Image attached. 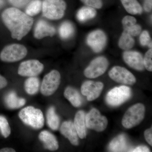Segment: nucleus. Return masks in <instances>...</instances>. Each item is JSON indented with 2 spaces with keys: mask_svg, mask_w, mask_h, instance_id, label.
<instances>
[{
  "mask_svg": "<svg viewBox=\"0 0 152 152\" xmlns=\"http://www.w3.org/2000/svg\"><path fill=\"white\" fill-rule=\"evenodd\" d=\"M3 23L11 33L12 38L20 40L29 32L34 20L16 8L5 10L1 15Z\"/></svg>",
  "mask_w": 152,
  "mask_h": 152,
  "instance_id": "obj_1",
  "label": "nucleus"
},
{
  "mask_svg": "<svg viewBox=\"0 0 152 152\" xmlns=\"http://www.w3.org/2000/svg\"><path fill=\"white\" fill-rule=\"evenodd\" d=\"M19 117L25 124L33 129H39L43 127L45 119L42 112L39 109L28 106L22 109Z\"/></svg>",
  "mask_w": 152,
  "mask_h": 152,
  "instance_id": "obj_2",
  "label": "nucleus"
},
{
  "mask_svg": "<svg viewBox=\"0 0 152 152\" xmlns=\"http://www.w3.org/2000/svg\"><path fill=\"white\" fill-rule=\"evenodd\" d=\"M66 9L64 0H43L42 4L43 15L51 20H58L64 16Z\"/></svg>",
  "mask_w": 152,
  "mask_h": 152,
  "instance_id": "obj_3",
  "label": "nucleus"
},
{
  "mask_svg": "<svg viewBox=\"0 0 152 152\" xmlns=\"http://www.w3.org/2000/svg\"><path fill=\"white\" fill-rule=\"evenodd\" d=\"M145 108L142 104H136L126 112L122 121V124L126 129H130L140 124L145 117Z\"/></svg>",
  "mask_w": 152,
  "mask_h": 152,
  "instance_id": "obj_4",
  "label": "nucleus"
},
{
  "mask_svg": "<svg viewBox=\"0 0 152 152\" xmlns=\"http://www.w3.org/2000/svg\"><path fill=\"white\" fill-rule=\"evenodd\" d=\"M132 92L129 87H116L109 91L106 96L107 104L111 107H118L128 101L132 96Z\"/></svg>",
  "mask_w": 152,
  "mask_h": 152,
  "instance_id": "obj_5",
  "label": "nucleus"
},
{
  "mask_svg": "<svg viewBox=\"0 0 152 152\" xmlns=\"http://www.w3.org/2000/svg\"><path fill=\"white\" fill-rule=\"evenodd\" d=\"M26 48L18 44L7 46L0 53V59L5 62L12 63L23 59L27 54Z\"/></svg>",
  "mask_w": 152,
  "mask_h": 152,
  "instance_id": "obj_6",
  "label": "nucleus"
},
{
  "mask_svg": "<svg viewBox=\"0 0 152 152\" xmlns=\"http://www.w3.org/2000/svg\"><path fill=\"white\" fill-rule=\"evenodd\" d=\"M109 65L108 60L106 57L103 56L96 57L86 68L84 74L88 78H96L104 74Z\"/></svg>",
  "mask_w": 152,
  "mask_h": 152,
  "instance_id": "obj_7",
  "label": "nucleus"
},
{
  "mask_svg": "<svg viewBox=\"0 0 152 152\" xmlns=\"http://www.w3.org/2000/svg\"><path fill=\"white\" fill-rule=\"evenodd\" d=\"M60 83V73L56 70H53L44 77L41 85V93L46 96L53 95L58 89Z\"/></svg>",
  "mask_w": 152,
  "mask_h": 152,
  "instance_id": "obj_8",
  "label": "nucleus"
},
{
  "mask_svg": "<svg viewBox=\"0 0 152 152\" xmlns=\"http://www.w3.org/2000/svg\"><path fill=\"white\" fill-rule=\"evenodd\" d=\"M87 128L97 132H102L106 129L108 125V120L104 116L101 115L97 109L94 108L86 116Z\"/></svg>",
  "mask_w": 152,
  "mask_h": 152,
  "instance_id": "obj_9",
  "label": "nucleus"
},
{
  "mask_svg": "<svg viewBox=\"0 0 152 152\" xmlns=\"http://www.w3.org/2000/svg\"><path fill=\"white\" fill-rule=\"evenodd\" d=\"M107 41L105 33L102 30L97 29L91 32L87 36V45L96 53L102 52L106 47Z\"/></svg>",
  "mask_w": 152,
  "mask_h": 152,
  "instance_id": "obj_10",
  "label": "nucleus"
},
{
  "mask_svg": "<svg viewBox=\"0 0 152 152\" xmlns=\"http://www.w3.org/2000/svg\"><path fill=\"white\" fill-rule=\"evenodd\" d=\"M109 76L114 81L119 83L133 85L137 81L135 76L126 68L115 66L109 72Z\"/></svg>",
  "mask_w": 152,
  "mask_h": 152,
  "instance_id": "obj_11",
  "label": "nucleus"
},
{
  "mask_svg": "<svg viewBox=\"0 0 152 152\" xmlns=\"http://www.w3.org/2000/svg\"><path fill=\"white\" fill-rule=\"evenodd\" d=\"M44 65L37 60H29L21 63L18 74L23 77H36L43 70Z\"/></svg>",
  "mask_w": 152,
  "mask_h": 152,
  "instance_id": "obj_12",
  "label": "nucleus"
},
{
  "mask_svg": "<svg viewBox=\"0 0 152 152\" xmlns=\"http://www.w3.org/2000/svg\"><path fill=\"white\" fill-rule=\"evenodd\" d=\"M104 88L102 82L87 81L82 85L81 92L82 94L86 96L88 101H92L97 99Z\"/></svg>",
  "mask_w": 152,
  "mask_h": 152,
  "instance_id": "obj_13",
  "label": "nucleus"
},
{
  "mask_svg": "<svg viewBox=\"0 0 152 152\" xmlns=\"http://www.w3.org/2000/svg\"><path fill=\"white\" fill-rule=\"evenodd\" d=\"M123 59L129 66L136 70L145 69L143 57L140 52L134 50H126L123 53Z\"/></svg>",
  "mask_w": 152,
  "mask_h": 152,
  "instance_id": "obj_14",
  "label": "nucleus"
},
{
  "mask_svg": "<svg viewBox=\"0 0 152 152\" xmlns=\"http://www.w3.org/2000/svg\"><path fill=\"white\" fill-rule=\"evenodd\" d=\"M56 33V30L53 26L46 21L40 20L35 28L34 37L36 39H40L45 37H53Z\"/></svg>",
  "mask_w": 152,
  "mask_h": 152,
  "instance_id": "obj_15",
  "label": "nucleus"
},
{
  "mask_svg": "<svg viewBox=\"0 0 152 152\" xmlns=\"http://www.w3.org/2000/svg\"><path fill=\"white\" fill-rule=\"evenodd\" d=\"M60 132L63 136L69 140L72 145H78L79 137L73 123L71 121L64 122L61 126Z\"/></svg>",
  "mask_w": 152,
  "mask_h": 152,
  "instance_id": "obj_16",
  "label": "nucleus"
},
{
  "mask_svg": "<svg viewBox=\"0 0 152 152\" xmlns=\"http://www.w3.org/2000/svg\"><path fill=\"white\" fill-rule=\"evenodd\" d=\"M39 138L42 142L44 147L46 149L55 151L58 149V142L56 137L48 131L45 130L41 132Z\"/></svg>",
  "mask_w": 152,
  "mask_h": 152,
  "instance_id": "obj_17",
  "label": "nucleus"
},
{
  "mask_svg": "<svg viewBox=\"0 0 152 152\" xmlns=\"http://www.w3.org/2000/svg\"><path fill=\"white\" fill-rule=\"evenodd\" d=\"M86 116L83 111H79L76 114L74 119V126L79 137L81 139H85L86 137Z\"/></svg>",
  "mask_w": 152,
  "mask_h": 152,
  "instance_id": "obj_18",
  "label": "nucleus"
},
{
  "mask_svg": "<svg viewBox=\"0 0 152 152\" xmlns=\"http://www.w3.org/2000/svg\"><path fill=\"white\" fill-rule=\"evenodd\" d=\"M5 103L11 109H17L24 106L26 101L23 98H19L13 91L8 93L4 98Z\"/></svg>",
  "mask_w": 152,
  "mask_h": 152,
  "instance_id": "obj_19",
  "label": "nucleus"
},
{
  "mask_svg": "<svg viewBox=\"0 0 152 152\" xmlns=\"http://www.w3.org/2000/svg\"><path fill=\"white\" fill-rule=\"evenodd\" d=\"M128 147L126 137L124 134L115 138L109 145V150L112 152L127 151Z\"/></svg>",
  "mask_w": 152,
  "mask_h": 152,
  "instance_id": "obj_20",
  "label": "nucleus"
},
{
  "mask_svg": "<svg viewBox=\"0 0 152 152\" xmlns=\"http://www.w3.org/2000/svg\"><path fill=\"white\" fill-rule=\"evenodd\" d=\"M124 8L132 15H141L143 8L137 0H120Z\"/></svg>",
  "mask_w": 152,
  "mask_h": 152,
  "instance_id": "obj_21",
  "label": "nucleus"
},
{
  "mask_svg": "<svg viewBox=\"0 0 152 152\" xmlns=\"http://www.w3.org/2000/svg\"><path fill=\"white\" fill-rule=\"evenodd\" d=\"M64 96L74 107H78L81 105V97L78 91L72 87H68L66 88Z\"/></svg>",
  "mask_w": 152,
  "mask_h": 152,
  "instance_id": "obj_22",
  "label": "nucleus"
},
{
  "mask_svg": "<svg viewBox=\"0 0 152 152\" xmlns=\"http://www.w3.org/2000/svg\"><path fill=\"white\" fill-rule=\"evenodd\" d=\"M96 15V9L86 6L82 7L78 11L76 16L79 22L84 23L94 18Z\"/></svg>",
  "mask_w": 152,
  "mask_h": 152,
  "instance_id": "obj_23",
  "label": "nucleus"
},
{
  "mask_svg": "<svg viewBox=\"0 0 152 152\" xmlns=\"http://www.w3.org/2000/svg\"><path fill=\"white\" fill-rule=\"evenodd\" d=\"M135 40L134 37L127 31L124 30L118 41V46L124 50H129L134 46Z\"/></svg>",
  "mask_w": 152,
  "mask_h": 152,
  "instance_id": "obj_24",
  "label": "nucleus"
},
{
  "mask_svg": "<svg viewBox=\"0 0 152 152\" xmlns=\"http://www.w3.org/2000/svg\"><path fill=\"white\" fill-rule=\"evenodd\" d=\"M47 122L49 127L53 130H57L60 125V119L56 113L54 107L49 108L47 113Z\"/></svg>",
  "mask_w": 152,
  "mask_h": 152,
  "instance_id": "obj_25",
  "label": "nucleus"
},
{
  "mask_svg": "<svg viewBox=\"0 0 152 152\" xmlns=\"http://www.w3.org/2000/svg\"><path fill=\"white\" fill-rule=\"evenodd\" d=\"M39 86L40 81L38 78L36 77H29L25 82V91L28 94H35L39 91Z\"/></svg>",
  "mask_w": 152,
  "mask_h": 152,
  "instance_id": "obj_26",
  "label": "nucleus"
},
{
  "mask_svg": "<svg viewBox=\"0 0 152 152\" xmlns=\"http://www.w3.org/2000/svg\"><path fill=\"white\" fill-rule=\"evenodd\" d=\"M73 25L69 21H65L62 23L59 28V34L63 39H67L71 37L75 33Z\"/></svg>",
  "mask_w": 152,
  "mask_h": 152,
  "instance_id": "obj_27",
  "label": "nucleus"
},
{
  "mask_svg": "<svg viewBox=\"0 0 152 152\" xmlns=\"http://www.w3.org/2000/svg\"><path fill=\"white\" fill-rule=\"evenodd\" d=\"M42 8V3L41 0H33L29 3L26 10V13L30 17L38 15Z\"/></svg>",
  "mask_w": 152,
  "mask_h": 152,
  "instance_id": "obj_28",
  "label": "nucleus"
},
{
  "mask_svg": "<svg viewBox=\"0 0 152 152\" xmlns=\"http://www.w3.org/2000/svg\"><path fill=\"white\" fill-rule=\"evenodd\" d=\"M0 131L4 138H7L11 134V128L5 117L0 115Z\"/></svg>",
  "mask_w": 152,
  "mask_h": 152,
  "instance_id": "obj_29",
  "label": "nucleus"
},
{
  "mask_svg": "<svg viewBox=\"0 0 152 152\" xmlns=\"http://www.w3.org/2000/svg\"><path fill=\"white\" fill-rule=\"evenodd\" d=\"M145 69L149 72L152 71V49L150 48L145 54L143 58Z\"/></svg>",
  "mask_w": 152,
  "mask_h": 152,
  "instance_id": "obj_30",
  "label": "nucleus"
},
{
  "mask_svg": "<svg viewBox=\"0 0 152 152\" xmlns=\"http://www.w3.org/2000/svg\"><path fill=\"white\" fill-rule=\"evenodd\" d=\"M137 23V19L131 15H126L123 18L122 20L124 30H127L132 26Z\"/></svg>",
  "mask_w": 152,
  "mask_h": 152,
  "instance_id": "obj_31",
  "label": "nucleus"
},
{
  "mask_svg": "<svg viewBox=\"0 0 152 152\" xmlns=\"http://www.w3.org/2000/svg\"><path fill=\"white\" fill-rule=\"evenodd\" d=\"M139 41L140 44L143 47L148 46L149 44L152 42L149 33L148 31L144 30L141 32L140 34Z\"/></svg>",
  "mask_w": 152,
  "mask_h": 152,
  "instance_id": "obj_32",
  "label": "nucleus"
},
{
  "mask_svg": "<svg viewBox=\"0 0 152 152\" xmlns=\"http://www.w3.org/2000/svg\"><path fill=\"white\" fill-rule=\"evenodd\" d=\"M86 5L95 9H100L103 6L102 0H80Z\"/></svg>",
  "mask_w": 152,
  "mask_h": 152,
  "instance_id": "obj_33",
  "label": "nucleus"
},
{
  "mask_svg": "<svg viewBox=\"0 0 152 152\" xmlns=\"http://www.w3.org/2000/svg\"><path fill=\"white\" fill-rule=\"evenodd\" d=\"M124 30L127 31L133 37H135L140 35L142 32V28L140 25L137 23L128 29Z\"/></svg>",
  "mask_w": 152,
  "mask_h": 152,
  "instance_id": "obj_34",
  "label": "nucleus"
},
{
  "mask_svg": "<svg viewBox=\"0 0 152 152\" xmlns=\"http://www.w3.org/2000/svg\"><path fill=\"white\" fill-rule=\"evenodd\" d=\"M9 2L15 7L21 8L27 4L30 0H9Z\"/></svg>",
  "mask_w": 152,
  "mask_h": 152,
  "instance_id": "obj_35",
  "label": "nucleus"
},
{
  "mask_svg": "<svg viewBox=\"0 0 152 152\" xmlns=\"http://www.w3.org/2000/svg\"><path fill=\"white\" fill-rule=\"evenodd\" d=\"M145 139L148 143L152 146V128L146 130L144 132Z\"/></svg>",
  "mask_w": 152,
  "mask_h": 152,
  "instance_id": "obj_36",
  "label": "nucleus"
},
{
  "mask_svg": "<svg viewBox=\"0 0 152 152\" xmlns=\"http://www.w3.org/2000/svg\"><path fill=\"white\" fill-rule=\"evenodd\" d=\"M143 9L147 12H150L152 9V0H144Z\"/></svg>",
  "mask_w": 152,
  "mask_h": 152,
  "instance_id": "obj_37",
  "label": "nucleus"
},
{
  "mask_svg": "<svg viewBox=\"0 0 152 152\" xmlns=\"http://www.w3.org/2000/svg\"><path fill=\"white\" fill-rule=\"evenodd\" d=\"M131 152H149L150 150L148 147L145 146H140L135 148L131 150Z\"/></svg>",
  "mask_w": 152,
  "mask_h": 152,
  "instance_id": "obj_38",
  "label": "nucleus"
},
{
  "mask_svg": "<svg viewBox=\"0 0 152 152\" xmlns=\"http://www.w3.org/2000/svg\"><path fill=\"white\" fill-rule=\"evenodd\" d=\"M7 85V81L5 78L0 75V90L5 88Z\"/></svg>",
  "mask_w": 152,
  "mask_h": 152,
  "instance_id": "obj_39",
  "label": "nucleus"
},
{
  "mask_svg": "<svg viewBox=\"0 0 152 152\" xmlns=\"http://www.w3.org/2000/svg\"><path fill=\"white\" fill-rule=\"evenodd\" d=\"M15 151L12 148H6L0 150V152H15Z\"/></svg>",
  "mask_w": 152,
  "mask_h": 152,
  "instance_id": "obj_40",
  "label": "nucleus"
},
{
  "mask_svg": "<svg viewBox=\"0 0 152 152\" xmlns=\"http://www.w3.org/2000/svg\"><path fill=\"white\" fill-rule=\"evenodd\" d=\"M4 3V0H0V7L3 5Z\"/></svg>",
  "mask_w": 152,
  "mask_h": 152,
  "instance_id": "obj_41",
  "label": "nucleus"
}]
</instances>
